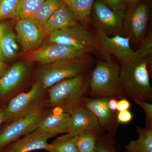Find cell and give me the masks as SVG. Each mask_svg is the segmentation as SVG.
Instances as JSON below:
<instances>
[{"label":"cell","instance_id":"4","mask_svg":"<svg viewBox=\"0 0 152 152\" xmlns=\"http://www.w3.org/2000/svg\"><path fill=\"white\" fill-rule=\"evenodd\" d=\"M75 58L47 64L39 73V80L45 89L63 80L82 74L86 65L80 59Z\"/></svg>","mask_w":152,"mask_h":152},{"label":"cell","instance_id":"5","mask_svg":"<svg viewBox=\"0 0 152 152\" xmlns=\"http://www.w3.org/2000/svg\"><path fill=\"white\" fill-rule=\"evenodd\" d=\"M43 105L38 107L22 116L11 121L0 132V151L9 144L37 129L45 116Z\"/></svg>","mask_w":152,"mask_h":152},{"label":"cell","instance_id":"29","mask_svg":"<svg viewBox=\"0 0 152 152\" xmlns=\"http://www.w3.org/2000/svg\"><path fill=\"white\" fill-rule=\"evenodd\" d=\"M137 104L140 105L144 109L147 116V126H152V105L142 100L134 99Z\"/></svg>","mask_w":152,"mask_h":152},{"label":"cell","instance_id":"25","mask_svg":"<svg viewBox=\"0 0 152 152\" xmlns=\"http://www.w3.org/2000/svg\"><path fill=\"white\" fill-rule=\"evenodd\" d=\"M96 132L87 131L76 136V145L78 152H95Z\"/></svg>","mask_w":152,"mask_h":152},{"label":"cell","instance_id":"3","mask_svg":"<svg viewBox=\"0 0 152 152\" xmlns=\"http://www.w3.org/2000/svg\"><path fill=\"white\" fill-rule=\"evenodd\" d=\"M88 86L89 79L83 74L63 80L50 88L49 102L53 107L64 110L78 105Z\"/></svg>","mask_w":152,"mask_h":152},{"label":"cell","instance_id":"21","mask_svg":"<svg viewBox=\"0 0 152 152\" xmlns=\"http://www.w3.org/2000/svg\"><path fill=\"white\" fill-rule=\"evenodd\" d=\"M138 138L129 142L126 152H152V126L137 129Z\"/></svg>","mask_w":152,"mask_h":152},{"label":"cell","instance_id":"23","mask_svg":"<svg viewBox=\"0 0 152 152\" xmlns=\"http://www.w3.org/2000/svg\"><path fill=\"white\" fill-rule=\"evenodd\" d=\"M45 0H20L14 19L31 20Z\"/></svg>","mask_w":152,"mask_h":152},{"label":"cell","instance_id":"24","mask_svg":"<svg viewBox=\"0 0 152 152\" xmlns=\"http://www.w3.org/2000/svg\"><path fill=\"white\" fill-rule=\"evenodd\" d=\"M76 136L68 134L61 136L49 144V152H78L76 145Z\"/></svg>","mask_w":152,"mask_h":152},{"label":"cell","instance_id":"14","mask_svg":"<svg viewBox=\"0 0 152 152\" xmlns=\"http://www.w3.org/2000/svg\"><path fill=\"white\" fill-rule=\"evenodd\" d=\"M70 115L62 109L55 107L51 113L41 120L38 128L49 134L52 137L58 134H69L71 128Z\"/></svg>","mask_w":152,"mask_h":152},{"label":"cell","instance_id":"32","mask_svg":"<svg viewBox=\"0 0 152 152\" xmlns=\"http://www.w3.org/2000/svg\"><path fill=\"white\" fill-rule=\"evenodd\" d=\"M131 104L126 99H123L118 101L117 110L121 112L127 110L130 107Z\"/></svg>","mask_w":152,"mask_h":152},{"label":"cell","instance_id":"7","mask_svg":"<svg viewBox=\"0 0 152 152\" xmlns=\"http://www.w3.org/2000/svg\"><path fill=\"white\" fill-rule=\"evenodd\" d=\"M48 42L80 48L88 52L97 48V43L94 37L86 28L79 23L52 33Z\"/></svg>","mask_w":152,"mask_h":152},{"label":"cell","instance_id":"36","mask_svg":"<svg viewBox=\"0 0 152 152\" xmlns=\"http://www.w3.org/2000/svg\"><path fill=\"white\" fill-rule=\"evenodd\" d=\"M8 69V68L6 63L0 59V77L4 74Z\"/></svg>","mask_w":152,"mask_h":152},{"label":"cell","instance_id":"6","mask_svg":"<svg viewBox=\"0 0 152 152\" xmlns=\"http://www.w3.org/2000/svg\"><path fill=\"white\" fill-rule=\"evenodd\" d=\"M45 90L38 81L32 86L29 91L21 93L11 99L5 107L7 120L12 121L43 105L42 100Z\"/></svg>","mask_w":152,"mask_h":152},{"label":"cell","instance_id":"27","mask_svg":"<svg viewBox=\"0 0 152 152\" xmlns=\"http://www.w3.org/2000/svg\"><path fill=\"white\" fill-rule=\"evenodd\" d=\"M140 56L146 59L149 64H152V34L150 32L142 39L140 45L135 51Z\"/></svg>","mask_w":152,"mask_h":152},{"label":"cell","instance_id":"33","mask_svg":"<svg viewBox=\"0 0 152 152\" xmlns=\"http://www.w3.org/2000/svg\"><path fill=\"white\" fill-rule=\"evenodd\" d=\"M142 0H124L123 3V7H133L137 5Z\"/></svg>","mask_w":152,"mask_h":152},{"label":"cell","instance_id":"13","mask_svg":"<svg viewBox=\"0 0 152 152\" xmlns=\"http://www.w3.org/2000/svg\"><path fill=\"white\" fill-rule=\"evenodd\" d=\"M52 137L39 128L4 148L0 152H31L38 150L48 151V141Z\"/></svg>","mask_w":152,"mask_h":152},{"label":"cell","instance_id":"26","mask_svg":"<svg viewBox=\"0 0 152 152\" xmlns=\"http://www.w3.org/2000/svg\"><path fill=\"white\" fill-rule=\"evenodd\" d=\"M20 0H0V21L14 19Z\"/></svg>","mask_w":152,"mask_h":152},{"label":"cell","instance_id":"17","mask_svg":"<svg viewBox=\"0 0 152 152\" xmlns=\"http://www.w3.org/2000/svg\"><path fill=\"white\" fill-rule=\"evenodd\" d=\"M77 20L67 7L63 3L55 11L42 28L46 35H49L58 30L74 26L77 25Z\"/></svg>","mask_w":152,"mask_h":152},{"label":"cell","instance_id":"1","mask_svg":"<svg viewBox=\"0 0 152 152\" xmlns=\"http://www.w3.org/2000/svg\"><path fill=\"white\" fill-rule=\"evenodd\" d=\"M148 61L134 53L128 61L121 64L120 77L125 93L134 99L145 100L151 94Z\"/></svg>","mask_w":152,"mask_h":152},{"label":"cell","instance_id":"37","mask_svg":"<svg viewBox=\"0 0 152 152\" xmlns=\"http://www.w3.org/2000/svg\"><path fill=\"white\" fill-rule=\"evenodd\" d=\"M6 27V26L3 23H0V40L4 33V31Z\"/></svg>","mask_w":152,"mask_h":152},{"label":"cell","instance_id":"9","mask_svg":"<svg viewBox=\"0 0 152 152\" xmlns=\"http://www.w3.org/2000/svg\"><path fill=\"white\" fill-rule=\"evenodd\" d=\"M94 16L97 27L106 33L118 32L123 28L125 17L123 10L115 11L103 2H95L93 4Z\"/></svg>","mask_w":152,"mask_h":152},{"label":"cell","instance_id":"35","mask_svg":"<svg viewBox=\"0 0 152 152\" xmlns=\"http://www.w3.org/2000/svg\"><path fill=\"white\" fill-rule=\"evenodd\" d=\"M7 120V118L6 115L5 107L0 108V127Z\"/></svg>","mask_w":152,"mask_h":152},{"label":"cell","instance_id":"22","mask_svg":"<svg viewBox=\"0 0 152 152\" xmlns=\"http://www.w3.org/2000/svg\"><path fill=\"white\" fill-rule=\"evenodd\" d=\"M63 4L61 0H45L31 19L41 28L48 19Z\"/></svg>","mask_w":152,"mask_h":152},{"label":"cell","instance_id":"16","mask_svg":"<svg viewBox=\"0 0 152 152\" xmlns=\"http://www.w3.org/2000/svg\"><path fill=\"white\" fill-rule=\"evenodd\" d=\"M148 9L142 4L134 8L126 20L125 28L130 39L141 40L144 38L148 22Z\"/></svg>","mask_w":152,"mask_h":152},{"label":"cell","instance_id":"12","mask_svg":"<svg viewBox=\"0 0 152 152\" xmlns=\"http://www.w3.org/2000/svg\"><path fill=\"white\" fill-rule=\"evenodd\" d=\"M64 110L71 116V130L67 134L69 135L76 136L87 131L97 132L99 129L96 117L85 106L78 105Z\"/></svg>","mask_w":152,"mask_h":152},{"label":"cell","instance_id":"20","mask_svg":"<svg viewBox=\"0 0 152 152\" xmlns=\"http://www.w3.org/2000/svg\"><path fill=\"white\" fill-rule=\"evenodd\" d=\"M85 27L90 23L94 0H61Z\"/></svg>","mask_w":152,"mask_h":152},{"label":"cell","instance_id":"2","mask_svg":"<svg viewBox=\"0 0 152 152\" xmlns=\"http://www.w3.org/2000/svg\"><path fill=\"white\" fill-rule=\"evenodd\" d=\"M92 95L105 98L125 94L120 68L108 62L98 63L89 78Z\"/></svg>","mask_w":152,"mask_h":152},{"label":"cell","instance_id":"28","mask_svg":"<svg viewBox=\"0 0 152 152\" xmlns=\"http://www.w3.org/2000/svg\"><path fill=\"white\" fill-rule=\"evenodd\" d=\"M95 152H117L111 139L97 137Z\"/></svg>","mask_w":152,"mask_h":152},{"label":"cell","instance_id":"30","mask_svg":"<svg viewBox=\"0 0 152 152\" xmlns=\"http://www.w3.org/2000/svg\"><path fill=\"white\" fill-rule=\"evenodd\" d=\"M132 118V114L129 110L119 112L117 115V121L120 124H127L130 122Z\"/></svg>","mask_w":152,"mask_h":152},{"label":"cell","instance_id":"19","mask_svg":"<svg viewBox=\"0 0 152 152\" xmlns=\"http://www.w3.org/2000/svg\"><path fill=\"white\" fill-rule=\"evenodd\" d=\"M109 99L106 98L89 99L84 98L82 99L83 104L91 111L97 118L99 124L102 126H106L112 120L111 111L108 106Z\"/></svg>","mask_w":152,"mask_h":152},{"label":"cell","instance_id":"10","mask_svg":"<svg viewBox=\"0 0 152 152\" xmlns=\"http://www.w3.org/2000/svg\"><path fill=\"white\" fill-rule=\"evenodd\" d=\"M98 39L106 51L113 55L121 64L128 61L134 53L131 48L130 39L116 34L109 37L107 33L97 27Z\"/></svg>","mask_w":152,"mask_h":152},{"label":"cell","instance_id":"31","mask_svg":"<svg viewBox=\"0 0 152 152\" xmlns=\"http://www.w3.org/2000/svg\"><path fill=\"white\" fill-rule=\"evenodd\" d=\"M104 3L115 11L123 10L124 0H102Z\"/></svg>","mask_w":152,"mask_h":152},{"label":"cell","instance_id":"11","mask_svg":"<svg viewBox=\"0 0 152 152\" xmlns=\"http://www.w3.org/2000/svg\"><path fill=\"white\" fill-rule=\"evenodd\" d=\"M15 30L19 42L26 52L37 50L46 35L42 28L30 19L18 20Z\"/></svg>","mask_w":152,"mask_h":152},{"label":"cell","instance_id":"15","mask_svg":"<svg viewBox=\"0 0 152 152\" xmlns=\"http://www.w3.org/2000/svg\"><path fill=\"white\" fill-rule=\"evenodd\" d=\"M28 72V66L21 62L8 68L0 77V97L8 96L15 92L24 81Z\"/></svg>","mask_w":152,"mask_h":152},{"label":"cell","instance_id":"18","mask_svg":"<svg viewBox=\"0 0 152 152\" xmlns=\"http://www.w3.org/2000/svg\"><path fill=\"white\" fill-rule=\"evenodd\" d=\"M16 36L6 26L0 40V59L5 63L14 60L19 53V44Z\"/></svg>","mask_w":152,"mask_h":152},{"label":"cell","instance_id":"8","mask_svg":"<svg viewBox=\"0 0 152 152\" xmlns=\"http://www.w3.org/2000/svg\"><path fill=\"white\" fill-rule=\"evenodd\" d=\"M88 52L80 48L48 42L32 52L29 58L32 61L47 64L61 60L82 58Z\"/></svg>","mask_w":152,"mask_h":152},{"label":"cell","instance_id":"34","mask_svg":"<svg viewBox=\"0 0 152 152\" xmlns=\"http://www.w3.org/2000/svg\"><path fill=\"white\" fill-rule=\"evenodd\" d=\"M118 101L116 99H112L109 100L108 106L111 111H115L117 110Z\"/></svg>","mask_w":152,"mask_h":152}]
</instances>
